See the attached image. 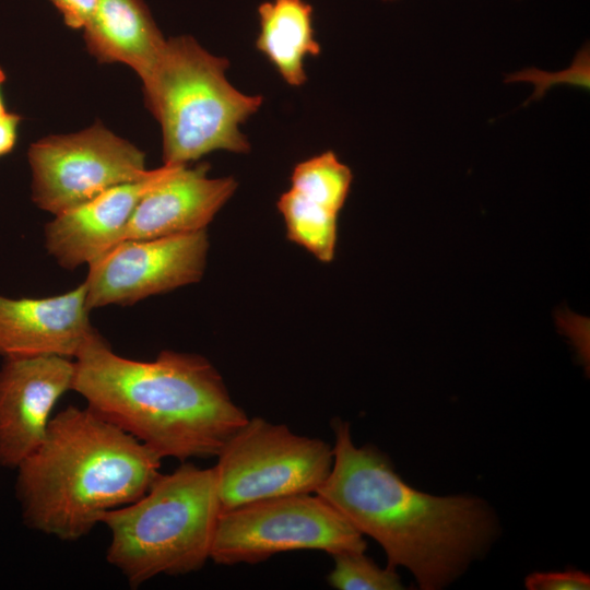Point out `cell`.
<instances>
[{"label": "cell", "mask_w": 590, "mask_h": 590, "mask_svg": "<svg viewBox=\"0 0 590 590\" xmlns=\"http://www.w3.org/2000/svg\"><path fill=\"white\" fill-rule=\"evenodd\" d=\"M83 30L85 46L99 63L127 64L141 82L156 67L167 40L143 0H98Z\"/></svg>", "instance_id": "cell-14"}, {"label": "cell", "mask_w": 590, "mask_h": 590, "mask_svg": "<svg viewBox=\"0 0 590 590\" xmlns=\"http://www.w3.org/2000/svg\"><path fill=\"white\" fill-rule=\"evenodd\" d=\"M175 164H163L138 181L115 186L95 198L54 215L44 227L47 253L64 270L88 266L125 240L132 213L141 198Z\"/></svg>", "instance_id": "cell-11"}, {"label": "cell", "mask_w": 590, "mask_h": 590, "mask_svg": "<svg viewBox=\"0 0 590 590\" xmlns=\"http://www.w3.org/2000/svg\"><path fill=\"white\" fill-rule=\"evenodd\" d=\"M287 238L321 262L334 258L338 213L303 197L293 189L283 192L276 203Z\"/></svg>", "instance_id": "cell-16"}, {"label": "cell", "mask_w": 590, "mask_h": 590, "mask_svg": "<svg viewBox=\"0 0 590 590\" xmlns=\"http://www.w3.org/2000/svg\"><path fill=\"white\" fill-rule=\"evenodd\" d=\"M334 566L328 576L331 587L340 590L403 589L393 568H380L364 552H341L332 555Z\"/></svg>", "instance_id": "cell-18"}, {"label": "cell", "mask_w": 590, "mask_h": 590, "mask_svg": "<svg viewBox=\"0 0 590 590\" xmlns=\"http://www.w3.org/2000/svg\"><path fill=\"white\" fill-rule=\"evenodd\" d=\"M5 80H7V74L4 70L2 69V67L0 66V119L9 113L4 105V101H3V96L1 92L2 85L4 84Z\"/></svg>", "instance_id": "cell-22"}, {"label": "cell", "mask_w": 590, "mask_h": 590, "mask_svg": "<svg viewBox=\"0 0 590 590\" xmlns=\"http://www.w3.org/2000/svg\"><path fill=\"white\" fill-rule=\"evenodd\" d=\"M61 13L64 24L73 30H80L91 19L98 0H50Z\"/></svg>", "instance_id": "cell-20"}, {"label": "cell", "mask_w": 590, "mask_h": 590, "mask_svg": "<svg viewBox=\"0 0 590 590\" xmlns=\"http://www.w3.org/2000/svg\"><path fill=\"white\" fill-rule=\"evenodd\" d=\"M22 117L8 113L0 119V157L13 151L17 140V128Z\"/></svg>", "instance_id": "cell-21"}, {"label": "cell", "mask_w": 590, "mask_h": 590, "mask_svg": "<svg viewBox=\"0 0 590 590\" xmlns=\"http://www.w3.org/2000/svg\"><path fill=\"white\" fill-rule=\"evenodd\" d=\"M299 550L333 555L364 552L366 543L362 533L318 495L298 494L222 511L210 559L220 565L256 564Z\"/></svg>", "instance_id": "cell-7"}, {"label": "cell", "mask_w": 590, "mask_h": 590, "mask_svg": "<svg viewBox=\"0 0 590 590\" xmlns=\"http://www.w3.org/2000/svg\"><path fill=\"white\" fill-rule=\"evenodd\" d=\"M352 172L332 151H326L296 164L291 189L303 197L340 213L350 192Z\"/></svg>", "instance_id": "cell-17"}, {"label": "cell", "mask_w": 590, "mask_h": 590, "mask_svg": "<svg viewBox=\"0 0 590 590\" xmlns=\"http://www.w3.org/2000/svg\"><path fill=\"white\" fill-rule=\"evenodd\" d=\"M84 284L49 297L0 294V357L58 355L74 359L97 331Z\"/></svg>", "instance_id": "cell-12"}, {"label": "cell", "mask_w": 590, "mask_h": 590, "mask_svg": "<svg viewBox=\"0 0 590 590\" xmlns=\"http://www.w3.org/2000/svg\"><path fill=\"white\" fill-rule=\"evenodd\" d=\"M162 459L90 408L54 415L42 444L16 470L26 527L66 542L87 535L104 515L140 498Z\"/></svg>", "instance_id": "cell-3"}, {"label": "cell", "mask_w": 590, "mask_h": 590, "mask_svg": "<svg viewBox=\"0 0 590 590\" xmlns=\"http://www.w3.org/2000/svg\"><path fill=\"white\" fill-rule=\"evenodd\" d=\"M524 583L529 590H588L590 577L579 570L533 573Z\"/></svg>", "instance_id": "cell-19"}, {"label": "cell", "mask_w": 590, "mask_h": 590, "mask_svg": "<svg viewBox=\"0 0 590 590\" xmlns=\"http://www.w3.org/2000/svg\"><path fill=\"white\" fill-rule=\"evenodd\" d=\"M209 165H175L141 198L125 239H148L206 231L237 189L232 176L210 177Z\"/></svg>", "instance_id": "cell-13"}, {"label": "cell", "mask_w": 590, "mask_h": 590, "mask_svg": "<svg viewBox=\"0 0 590 590\" xmlns=\"http://www.w3.org/2000/svg\"><path fill=\"white\" fill-rule=\"evenodd\" d=\"M221 503L214 468L182 463L137 500L106 512L107 562L138 588L160 575L201 569L211 558Z\"/></svg>", "instance_id": "cell-4"}, {"label": "cell", "mask_w": 590, "mask_h": 590, "mask_svg": "<svg viewBox=\"0 0 590 590\" xmlns=\"http://www.w3.org/2000/svg\"><path fill=\"white\" fill-rule=\"evenodd\" d=\"M256 48L293 87L307 81L305 61L321 52L314 28V8L306 0H268L257 9Z\"/></svg>", "instance_id": "cell-15"}, {"label": "cell", "mask_w": 590, "mask_h": 590, "mask_svg": "<svg viewBox=\"0 0 590 590\" xmlns=\"http://www.w3.org/2000/svg\"><path fill=\"white\" fill-rule=\"evenodd\" d=\"M386 1H391V0H386Z\"/></svg>", "instance_id": "cell-23"}, {"label": "cell", "mask_w": 590, "mask_h": 590, "mask_svg": "<svg viewBox=\"0 0 590 590\" xmlns=\"http://www.w3.org/2000/svg\"><path fill=\"white\" fill-rule=\"evenodd\" d=\"M72 391L161 459L216 457L248 416L204 356L164 350L153 361L116 354L96 331L74 358Z\"/></svg>", "instance_id": "cell-1"}, {"label": "cell", "mask_w": 590, "mask_h": 590, "mask_svg": "<svg viewBox=\"0 0 590 590\" xmlns=\"http://www.w3.org/2000/svg\"><path fill=\"white\" fill-rule=\"evenodd\" d=\"M229 62L191 36L166 40L152 73L142 81L144 104L162 130L164 164L188 165L214 151L247 153L241 132L263 98L236 88Z\"/></svg>", "instance_id": "cell-5"}, {"label": "cell", "mask_w": 590, "mask_h": 590, "mask_svg": "<svg viewBox=\"0 0 590 590\" xmlns=\"http://www.w3.org/2000/svg\"><path fill=\"white\" fill-rule=\"evenodd\" d=\"M31 199L52 215L78 206L118 185L142 180L145 153L99 121L71 134H51L27 150Z\"/></svg>", "instance_id": "cell-8"}, {"label": "cell", "mask_w": 590, "mask_h": 590, "mask_svg": "<svg viewBox=\"0 0 590 590\" xmlns=\"http://www.w3.org/2000/svg\"><path fill=\"white\" fill-rule=\"evenodd\" d=\"M332 428L333 464L315 494L381 545L387 567L403 566L422 589H439L487 545L495 524L480 499L420 492L375 447H356L347 422L337 418Z\"/></svg>", "instance_id": "cell-2"}, {"label": "cell", "mask_w": 590, "mask_h": 590, "mask_svg": "<svg viewBox=\"0 0 590 590\" xmlns=\"http://www.w3.org/2000/svg\"><path fill=\"white\" fill-rule=\"evenodd\" d=\"M209 247L206 231L125 239L87 266L86 305L130 306L194 284L205 272Z\"/></svg>", "instance_id": "cell-9"}, {"label": "cell", "mask_w": 590, "mask_h": 590, "mask_svg": "<svg viewBox=\"0 0 590 590\" xmlns=\"http://www.w3.org/2000/svg\"><path fill=\"white\" fill-rule=\"evenodd\" d=\"M213 467L221 510L298 494H315L330 474L333 447L262 417L248 418Z\"/></svg>", "instance_id": "cell-6"}, {"label": "cell", "mask_w": 590, "mask_h": 590, "mask_svg": "<svg viewBox=\"0 0 590 590\" xmlns=\"http://www.w3.org/2000/svg\"><path fill=\"white\" fill-rule=\"evenodd\" d=\"M74 359L4 358L0 365V467L16 469L44 440L51 412L72 390Z\"/></svg>", "instance_id": "cell-10"}]
</instances>
